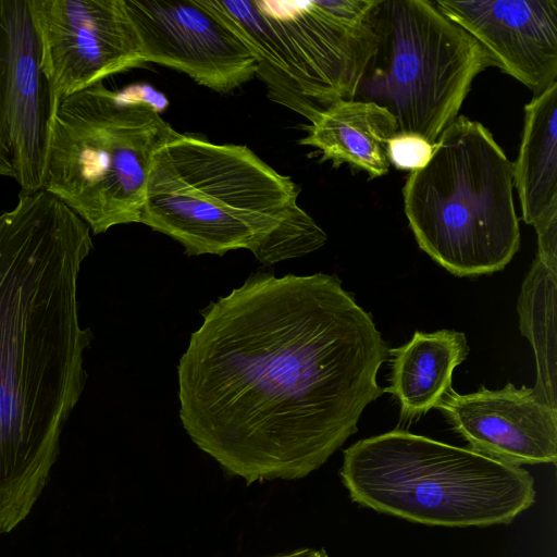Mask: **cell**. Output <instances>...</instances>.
Segmentation results:
<instances>
[{"label": "cell", "mask_w": 557, "mask_h": 557, "mask_svg": "<svg viewBox=\"0 0 557 557\" xmlns=\"http://www.w3.org/2000/svg\"><path fill=\"white\" fill-rule=\"evenodd\" d=\"M200 313L177 366L180 419L246 485L318 470L384 393L386 344L335 275L252 273Z\"/></svg>", "instance_id": "obj_1"}, {"label": "cell", "mask_w": 557, "mask_h": 557, "mask_svg": "<svg viewBox=\"0 0 557 557\" xmlns=\"http://www.w3.org/2000/svg\"><path fill=\"white\" fill-rule=\"evenodd\" d=\"M90 232L44 189L0 213V534L41 496L85 388L94 336L77 295Z\"/></svg>", "instance_id": "obj_2"}, {"label": "cell", "mask_w": 557, "mask_h": 557, "mask_svg": "<svg viewBox=\"0 0 557 557\" xmlns=\"http://www.w3.org/2000/svg\"><path fill=\"white\" fill-rule=\"evenodd\" d=\"M298 195L247 146L178 134L153 154L140 223L188 256L248 249L269 265V239Z\"/></svg>", "instance_id": "obj_3"}, {"label": "cell", "mask_w": 557, "mask_h": 557, "mask_svg": "<svg viewBox=\"0 0 557 557\" xmlns=\"http://www.w3.org/2000/svg\"><path fill=\"white\" fill-rule=\"evenodd\" d=\"M339 476L356 504L428 525L508 524L535 502L522 467L398 429L345 449Z\"/></svg>", "instance_id": "obj_4"}, {"label": "cell", "mask_w": 557, "mask_h": 557, "mask_svg": "<svg viewBox=\"0 0 557 557\" xmlns=\"http://www.w3.org/2000/svg\"><path fill=\"white\" fill-rule=\"evenodd\" d=\"M512 163L480 122L457 116L411 171L405 213L419 247L456 276L503 270L520 246Z\"/></svg>", "instance_id": "obj_5"}, {"label": "cell", "mask_w": 557, "mask_h": 557, "mask_svg": "<svg viewBox=\"0 0 557 557\" xmlns=\"http://www.w3.org/2000/svg\"><path fill=\"white\" fill-rule=\"evenodd\" d=\"M178 134L127 88L95 84L49 110L42 189L95 235L140 223L153 154Z\"/></svg>", "instance_id": "obj_6"}, {"label": "cell", "mask_w": 557, "mask_h": 557, "mask_svg": "<svg viewBox=\"0 0 557 557\" xmlns=\"http://www.w3.org/2000/svg\"><path fill=\"white\" fill-rule=\"evenodd\" d=\"M377 47L355 99L386 108L398 133L435 145L474 78L496 66L486 50L429 0H381Z\"/></svg>", "instance_id": "obj_7"}, {"label": "cell", "mask_w": 557, "mask_h": 557, "mask_svg": "<svg viewBox=\"0 0 557 557\" xmlns=\"http://www.w3.org/2000/svg\"><path fill=\"white\" fill-rule=\"evenodd\" d=\"M256 1L281 29L315 117L355 99L376 51L381 0Z\"/></svg>", "instance_id": "obj_8"}, {"label": "cell", "mask_w": 557, "mask_h": 557, "mask_svg": "<svg viewBox=\"0 0 557 557\" xmlns=\"http://www.w3.org/2000/svg\"><path fill=\"white\" fill-rule=\"evenodd\" d=\"M28 1L50 108L111 75L145 64L123 0Z\"/></svg>", "instance_id": "obj_9"}, {"label": "cell", "mask_w": 557, "mask_h": 557, "mask_svg": "<svg viewBox=\"0 0 557 557\" xmlns=\"http://www.w3.org/2000/svg\"><path fill=\"white\" fill-rule=\"evenodd\" d=\"M145 63L187 74L218 92L250 81L258 64L239 37L200 0H123Z\"/></svg>", "instance_id": "obj_10"}, {"label": "cell", "mask_w": 557, "mask_h": 557, "mask_svg": "<svg viewBox=\"0 0 557 557\" xmlns=\"http://www.w3.org/2000/svg\"><path fill=\"white\" fill-rule=\"evenodd\" d=\"M49 95L28 0H0V175L42 189Z\"/></svg>", "instance_id": "obj_11"}, {"label": "cell", "mask_w": 557, "mask_h": 557, "mask_svg": "<svg viewBox=\"0 0 557 557\" xmlns=\"http://www.w3.org/2000/svg\"><path fill=\"white\" fill-rule=\"evenodd\" d=\"M468 448L504 463H556L557 409L527 386L458 394L450 387L435 406Z\"/></svg>", "instance_id": "obj_12"}, {"label": "cell", "mask_w": 557, "mask_h": 557, "mask_svg": "<svg viewBox=\"0 0 557 557\" xmlns=\"http://www.w3.org/2000/svg\"><path fill=\"white\" fill-rule=\"evenodd\" d=\"M433 2L534 97L557 83V0Z\"/></svg>", "instance_id": "obj_13"}, {"label": "cell", "mask_w": 557, "mask_h": 557, "mask_svg": "<svg viewBox=\"0 0 557 557\" xmlns=\"http://www.w3.org/2000/svg\"><path fill=\"white\" fill-rule=\"evenodd\" d=\"M397 133V121L386 108L356 99L338 100L307 126V136L299 144L320 150V162L331 161L334 168L347 163L376 178L388 172L387 143Z\"/></svg>", "instance_id": "obj_14"}, {"label": "cell", "mask_w": 557, "mask_h": 557, "mask_svg": "<svg viewBox=\"0 0 557 557\" xmlns=\"http://www.w3.org/2000/svg\"><path fill=\"white\" fill-rule=\"evenodd\" d=\"M469 350L465 334L453 330L416 331L408 343L388 350L392 374L384 393L398 400L403 420L419 418L435 408L453 387V372Z\"/></svg>", "instance_id": "obj_15"}, {"label": "cell", "mask_w": 557, "mask_h": 557, "mask_svg": "<svg viewBox=\"0 0 557 557\" xmlns=\"http://www.w3.org/2000/svg\"><path fill=\"white\" fill-rule=\"evenodd\" d=\"M245 44L257 61L258 75L268 87L269 97L310 122L315 114L304 94L300 74L276 23L256 0H200Z\"/></svg>", "instance_id": "obj_16"}, {"label": "cell", "mask_w": 557, "mask_h": 557, "mask_svg": "<svg viewBox=\"0 0 557 557\" xmlns=\"http://www.w3.org/2000/svg\"><path fill=\"white\" fill-rule=\"evenodd\" d=\"M512 175L527 224L534 225L557 210V83L524 107Z\"/></svg>", "instance_id": "obj_17"}, {"label": "cell", "mask_w": 557, "mask_h": 557, "mask_svg": "<svg viewBox=\"0 0 557 557\" xmlns=\"http://www.w3.org/2000/svg\"><path fill=\"white\" fill-rule=\"evenodd\" d=\"M557 272L536 257L524 278L518 299L520 331L536 361L535 393L557 409L556 341Z\"/></svg>", "instance_id": "obj_18"}, {"label": "cell", "mask_w": 557, "mask_h": 557, "mask_svg": "<svg viewBox=\"0 0 557 557\" xmlns=\"http://www.w3.org/2000/svg\"><path fill=\"white\" fill-rule=\"evenodd\" d=\"M434 145L417 134L397 133L387 143L389 164L398 170H419L431 160Z\"/></svg>", "instance_id": "obj_19"}, {"label": "cell", "mask_w": 557, "mask_h": 557, "mask_svg": "<svg viewBox=\"0 0 557 557\" xmlns=\"http://www.w3.org/2000/svg\"><path fill=\"white\" fill-rule=\"evenodd\" d=\"M537 258L543 264L557 272V210L552 211L537 223Z\"/></svg>", "instance_id": "obj_20"}, {"label": "cell", "mask_w": 557, "mask_h": 557, "mask_svg": "<svg viewBox=\"0 0 557 557\" xmlns=\"http://www.w3.org/2000/svg\"><path fill=\"white\" fill-rule=\"evenodd\" d=\"M126 88L134 98L141 102L148 103L160 113L169 106L166 98L149 85L136 84Z\"/></svg>", "instance_id": "obj_21"}, {"label": "cell", "mask_w": 557, "mask_h": 557, "mask_svg": "<svg viewBox=\"0 0 557 557\" xmlns=\"http://www.w3.org/2000/svg\"><path fill=\"white\" fill-rule=\"evenodd\" d=\"M314 554L315 549L305 547L269 557H314Z\"/></svg>", "instance_id": "obj_22"}, {"label": "cell", "mask_w": 557, "mask_h": 557, "mask_svg": "<svg viewBox=\"0 0 557 557\" xmlns=\"http://www.w3.org/2000/svg\"><path fill=\"white\" fill-rule=\"evenodd\" d=\"M314 557H329L324 549L315 550Z\"/></svg>", "instance_id": "obj_23"}]
</instances>
